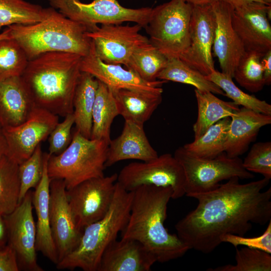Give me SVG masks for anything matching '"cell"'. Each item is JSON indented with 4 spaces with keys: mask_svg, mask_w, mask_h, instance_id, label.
<instances>
[{
    "mask_svg": "<svg viewBox=\"0 0 271 271\" xmlns=\"http://www.w3.org/2000/svg\"><path fill=\"white\" fill-rule=\"evenodd\" d=\"M194 92L198 107L197 118L193 126L194 139L220 119L230 117L239 108L234 102L222 100L211 92L196 89Z\"/></svg>",
    "mask_w": 271,
    "mask_h": 271,
    "instance_id": "4316f807",
    "label": "cell"
},
{
    "mask_svg": "<svg viewBox=\"0 0 271 271\" xmlns=\"http://www.w3.org/2000/svg\"><path fill=\"white\" fill-rule=\"evenodd\" d=\"M157 79L189 84L200 91L224 95V92L219 86L179 58L168 59L166 66L159 74Z\"/></svg>",
    "mask_w": 271,
    "mask_h": 271,
    "instance_id": "f546056e",
    "label": "cell"
},
{
    "mask_svg": "<svg viewBox=\"0 0 271 271\" xmlns=\"http://www.w3.org/2000/svg\"><path fill=\"white\" fill-rule=\"evenodd\" d=\"M118 115L119 112L112 90L98 81L92 113L90 139L104 140L109 143L111 126Z\"/></svg>",
    "mask_w": 271,
    "mask_h": 271,
    "instance_id": "83f0119b",
    "label": "cell"
},
{
    "mask_svg": "<svg viewBox=\"0 0 271 271\" xmlns=\"http://www.w3.org/2000/svg\"><path fill=\"white\" fill-rule=\"evenodd\" d=\"M15 252L9 244L0 248V271H19Z\"/></svg>",
    "mask_w": 271,
    "mask_h": 271,
    "instance_id": "b9f144b4",
    "label": "cell"
},
{
    "mask_svg": "<svg viewBox=\"0 0 271 271\" xmlns=\"http://www.w3.org/2000/svg\"><path fill=\"white\" fill-rule=\"evenodd\" d=\"M58 122V116L36 106L23 123L3 128L8 145L7 156L19 165L31 156Z\"/></svg>",
    "mask_w": 271,
    "mask_h": 271,
    "instance_id": "9a60e30c",
    "label": "cell"
},
{
    "mask_svg": "<svg viewBox=\"0 0 271 271\" xmlns=\"http://www.w3.org/2000/svg\"><path fill=\"white\" fill-rule=\"evenodd\" d=\"M215 28L212 4L193 6L189 45L179 59L205 76L215 70L212 52Z\"/></svg>",
    "mask_w": 271,
    "mask_h": 271,
    "instance_id": "5bb4252c",
    "label": "cell"
},
{
    "mask_svg": "<svg viewBox=\"0 0 271 271\" xmlns=\"http://www.w3.org/2000/svg\"><path fill=\"white\" fill-rule=\"evenodd\" d=\"M29 61L16 40L11 37L0 39V81L21 76Z\"/></svg>",
    "mask_w": 271,
    "mask_h": 271,
    "instance_id": "d590c367",
    "label": "cell"
},
{
    "mask_svg": "<svg viewBox=\"0 0 271 271\" xmlns=\"http://www.w3.org/2000/svg\"><path fill=\"white\" fill-rule=\"evenodd\" d=\"M19 165L5 156L0 159V214L8 215L19 204Z\"/></svg>",
    "mask_w": 271,
    "mask_h": 271,
    "instance_id": "1f68e13d",
    "label": "cell"
},
{
    "mask_svg": "<svg viewBox=\"0 0 271 271\" xmlns=\"http://www.w3.org/2000/svg\"><path fill=\"white\" fill-rule=\"evenodd\" d=\"M43 167V154L40 144L29 158L19 165V203L31 189H35L38 186L42 177Z\"/></svg>",
    "mask_w": 271,
    "mask_h": 271,
    "instance_id": "74e56055",
    "label": "cell"
},
{
    "mask_svg": "<svg viewBox=\"0 0 271 271\" xmlns=\"http://www.w3.org/2000/svg\"><path fill=\"white\" fill-rule=\"evenodd\" d=\"M112 92L119 115L122 116L124 120H129L143 126L162 100V92L130 89H119Z\"/></svg>",
    "mask_w": 271,
    "mask_h": 271,
    "instance_id": "d4e9b609",
    "label": "cell"
},
{
    "mask_svg": "<svg viewBox=\"0 0 271 271\" xmlns=\"http://www.w3.org/2000/svg\"><path fill=\"white\" fill-rule=\"evenodd\" d=\"M243 167L250 172L271 178V142H258L252 145L242 161Z\"/></svg>",
    "mask_w": 271,
    "mask_h": 271,
    "instance_id": "f35d334b",
    "label": "cell"
},
{
    "mask_svg": "<svg viewBox=\"0 0 271 271\" xmlns=\"http://www.w3.org/2000/svg\"><path fill=\"white\" fill-rule=\"evenodd\" d=\"M98 80L90 74L81 72L73 99V114L75 129L83 136L90 139L92 113Z\"/></svg>",
    "mask_w": 271,
    "mask_h": 271,
    "instance_id": "484cf974",
    "label": "cell"
},
{
    "mask_svg": "<svg viewBox=\"0 0 271 271\" xmlns=\"http://www.w3.org/2000/svg\"><path fill=\"white\" fill-rule=\"evenodd\" d=\"M230 122V117L220 119L210 126L198 138L183 147L195 156L204 159L215 158L224 153Z\"/></svg>",
    "mask_w": 271,
    "mask_h": 271,
    "instance_id": "f1b7e54d",
    "label": "cell"
},
{
    "mask_svg": "<svg viewBox=\"0 0 271 271\" xmlns=\"http://www.w3.org/2000/svg\"><path fill=\"white\" fill-rule=\"evenodd\" d=\"M271 5L253 2L232 13V27L246 51L264 54L271 49Z\"/></svg>",
    "mask_w": 271,
    "mask_h": 271,
    "instance_id": "e0dca14e",
    "label": "cell"
},
{
    "mask_svg": "<svg viewBox=\"0 0 271 271\" xmlns=\"http://www.w3.org/2000/svg\"></svg>",
    "mask_w": 271,
    "mask_h": 271,
    "instance_id": "f907efd6",
    "label": "cell"
},
{
    "mask_svg": "<svg viewBox=\"0 0 271 271\" xmlns=\"http://www.w3.org/2000/svg\"><path fill=\"white\" fill-rule=\"evenodd\" d=\"M236 263L208 268V271H270V253L247 247L237 249L235 255Z\"/></svg>",
    "mask_w": 271,
    "mask_h": 271,
    "instance_id": "8d00e7d4",
    "label": "cell"
},
{
    "mask_svg": "<svg viewBox=\"0 0 271 271\" xmlns=\"http://www.w3.org/2000/svg\"><path fill=\"white\" fill-rule=\"evenodd\" d=\"M7 143L4 132L3 127L0 124V159L7 156Z\"/></svg>",
    "mask_w": 271,
    "mask_h": 271,
    "instance_id": "bcb514c9",
    "label": "cell"
},
{
    "mask_svg": "<svg viewBox=\"0 0 271 271\" xmlns=\"http://www.w3.org/2000/svg\"><path fill=\"white\" fill-rule=\"evenodd\" d=\"M64 120L58 122L49 136V155L62 153L69 145L72 139L71 129L74 124L73 113L65 116Z\"/></svg>",
    "mask_w": 271,
    "mask_h": 271,
    "instance_id": "ab89813d",
    "label": "cell"
},
{
    "mask_svg": "<svg viewBox=\"0 0 271 271\" xmlns=\"http://www.w3.org/2000/svg\"><path fill=\"white\" fill-rule=\"evenodd\" d=\"M206 78L219 86L224 95L238 105L255 112L271 115V105L252 95L245 93L233 82L231 76L222 72L213 71Z\"/></svg>",
    "mask_w": 271,
    "mask_h": 271,
    "instance_id": "836d02e7",
    "label": "cell"
},
{
    "mask_svg": "<svg viewBox=\"0 0 271 271\" xmlns=\"http://www.w3.org/2000/svg\"><path fill=\"white\" fill-rule=\"evenodd\" d=\"M232 9H235L253 2H258L266 4L263 0H221Z\"/></svg>",
    "mask_w": 271,
    "mask_h": 271,
    "instance_id": "f6af8a7d",
    "label": "cell"
},
{
    "mask_svg": "<svg viewBox=\"0 0 271 271\" xmlns=\"http://www.w3.org/2000/svg\"><path fill=\"white\" fill-rule=\"evenodd\" d=\"M50 155L43 154V172L41 180L33 192L32 203L37 215L36 249L55 264L58 256L50 224V178L47 164Z\"/></svg>",
    "mask_w": 271,
    "mask_h": 271,
    "instance_id": "cb8c5ba5",
    "label": "cell"
},
{
    "mask_svg": "<svg viewBox=\"0 0 271 271\" xmlns=\"http://www.w3.org/2000/svg\"><path fill=\"white\" fill-rule=\"evenodd\" d=\"M192 7L180 0H171L152 10L145 27L149 40L168 59L179 58L188 48Z\"/></svg>",
    "mask_w": 271,
    "mask_h": 271,
    "instance_id": "52a82bcc",
    "label": "cell"
},
{
    "mask_svg": "<svg viewBox=\"0 0 271 271\" xmlns=\"http://www.w3.org/2000/svg\"><path fill=\"white\" fill-rule=\"evenodd\" d=\"M51 7L67 18L85 26L88 31L98 24L118 25L133 22L146 27L150 20L153 8H125L117 0H93L83 3L80 0H48Z\"/></svg>",
    "mask_w": 271,
    "mask_h": 271,
    "instance_id": "9c48e42d",
    "label": "cell"
},
{
    "mask_svg": "<svg viewBox=\"0 0 271 271\" xmlns=\"http://www.w3.org/2000/svg\"><path fill=\"white\" fill-rule=\"evenodd\" d=\"M10 37L20 44L29 60L47 52L88 54L91 40L86 35L87 29L52 7L46 17L33 24H14L8 27Z\"/></svg>",
    "mask_w": 271,
    "mask_h": 271,
    "instance_id": "277c9868",
    "label": "cell"
},
{
    "mask_svg": "<svg viewBox=\"0 0 271 271\" xmlns=\"http://www.w3.org/2000/svg\"><path fill=\"white\" fill-rule=\"evenodd\" d=\"M221 242H227L235 248L239 245H244L251 248L261 250L271 253V220L264 231L260 235L253 237H245L233 234H226L221 239Z\"/></svg>",
    "mask_w": 271,
    "mask_h": 271,
    "instance_id": "60d3db41",
    "label": "cell"
},
{
    "mask_svg": "<svg viewBox=\"0 0 271 271\" xmlns=\"http://www.w3.org/2000/svg\"><path fill=\"white\" fill-rule=\"evenodd\" d=\"M224 153L229 158L239 157L248 149L260 129L271 123V115L242 107L230 117Z\"/></svg>",
    "mask_w": 271,
    "mask_h": 271,
    "instance_id": "7402d4cb",
    "label": "cell"
},
{
    "mask_svg": "<svg viewBox=\"0 0 271 271\" xmlns=\"http://www.w3.org/2000/svg\"><path fill=\"white\" fill-rule=\"evenodd\" d=\"M80 69L81 72L92 75L112 91L130 89L163 93L162 86L166 82V81L161 80L147 81L134 71L124 69L120 64L102 61L96 54L92 41L88 54L82 58Z\"/></svg>",
    "mask_w": 271,
    "mask_h": 271,
    "instance_id": "ac0fdd59",
    "label": "cell"
},
{
    "mask_svg": "<svg viewBox=\"0 0 271 271\" xmlns=\"http://www.w3.org/2000/svg\"><path fill=\"white\" fill-rule=\"evenodd\" d=\"M266 5H271V0H263Z\"/></svg>",
    "mask_w": 271,
    "mask_h": 271,
    "instance_id": "681fc988",
    "label": "cell"
},
{
    "mask_svg": "<svg viewBox=\"0 0 271 271\" xmlns=\"http://www.w3.org/2000/svg\"><path fill=\"white\" fill-rule=\"evenodd\" d=\"M117 174L91 178L67 190L70 209L78 228L101 219L108 211L115 190Z\"/></svg>",
    "mask_w": 271,
    "mask_h": 271,
    "instance_id": "8fae6325",
    "label": "cell"
},
{
    "mask_svg": "<svg viewBox=\"0 0 271 271\" xmlns=\"http://www.w3.org/2000/svg\"><path fill=\"white\" fill-rule=\"evenodd\" d=\"M142 28L137 24L102 25L87 31L86 35L92 41L96 54L102 61L125 66L134 52L150 44L140 33Z\"/></svg>",
    "mask_w": 271,
    "mask_h": 271,
    "instance_id": "7c38bea8",
    "label": "cell"
},
{
    "mask_svg": "<svg viewBox=\"0 0 271 271\" xmlns=\"http://www.w3.org/2000/svg\"><path fill=\"white\" fill-rule=\"evenodd\" d=\"M63 180L51 179L50 224L58 262L78 245L82 231L78 228L68 202Z\"/></svg>",
    "mask_w": 271,
    "mask_h": 271,
    "instance_id": "2e32d148",
    "label": "cell"
},
{
    "mask_svg": "<svg viewBox=\"0 0 271 271\" xmlns=\"http://www.w3.org/2000/svg\"><path fill=\"white\" fill-rule=\"evenodd\" d=\"M48 8L25 0H0V30L14 24L30 25L43 20Z\"/></svg>",
    "mask_w": 271,
    "mask_h": 271,
    "instance_id": "4dcf8cb0",
    "label": "cell"
},
{
    "mask_svg": "<svg viewBox=\"0 0 271 271\" xmlns=\"http://www.w3.org/2000/svg\"><path fill=\"white\" fill-rule=\"evenodd\" d=\"M193 6L194 5H206L212 4L219 0H180Z\"/></svg>",
    "mask_w": 271,
    "mask_h": 271,
    "instance_id": "7dc6e473",
    "label": "cell"
},
{
    "mask_svg": "<svg viewBox=\"0 0 271 271\" xmlns=\"http://www.w3.org/2000/svg\"><path fill=\"white\" fill-rule=\"evenodd\" d=\"M33 191L29 190L11 213L4 215L8 243L14 249L19 270L43 271L37 262L36 225L33 214Z\"/></svg>",
    "mask_w": 271,
    "mask_h": 271,
    "instance_id": "4fadbf2b",
    "label": "cell"
},
{
    "mask_svg": "<svg viewBox=\"0 0 271 271\" xmlns=\"http://www.w3.org/2000/svg\"><path fill=\"white\" fill-rule=\"evenodd\" d=\"M174 157L181 165L185 174L186 196L210 191L223 180L232 177L252 179L254 175L243 166L239 157L229 158L225 153L212 159L195 156L183 147L176 149Z\"/></svg>",
    "mask_w": 271,
    "mask_h": 271,
    "instance_id": "ba28073f",
    "label": "cell"
},
{
    "mask_svg": "<svg viewBox=\"0 0 271 271\" xmlns=\"http://www.w3.org/2000/svg\"><path fill=\"white\" fill-rule=\"evenodd\" d=\"M261 62L263 71L264 84L269 85L271 83V49L264 54Z\"/></svg>",
    "mask_w": 271,
    "mask_h": 271,
    "instance_id": "7bdbcfd3",
    "label": "cell"
},
{
    "mask_svg": "<svg viewBox=\"0 0 271 271\" xmlns=\"http://www.w3.org/2000/svg\"><path fill=\"white\" fill-rule=\"evenodd\" d=\"M127 222L121 238L139 241L156 257L166 262L183 256L190 248L165 227L171 187L143 185L136 189Z\"/></svg>",
    "mask_w": 271,
    "mask_h": 271,
    "instance_id": "7a4b0ae2",
    "label": "cell"
},
{
    "mask_svg": "<svg viewBox=\"0 0 271 271\" xmlns=\"http://www.w3.org/2000/svg\"><path fill=\"white\" fill-rule=\"evenodd\" d=\"M117 182L127 191H133L143 185H154L171 187L172 199L185 194L183 169L174 156L168 153L151 161L126 165L117 174Z\"/></svg>",
    "mask_w": 271,
    "mask_h": 271,
    "instance_id": "30bf717a",
    "label": "cell"
},
{
    "mask_svg": "<svg viewBox=\"0 0 271 271\" xmlns=\"http://www.w3.org/2000/svg\"><path fill=\"white\" fill-rule=\"evenodd\" d=\"M82 58L75 54L52 52L29 61L21 77L36 106L58 116L73 113Z\"/></svg>",
    "mask_w": 271,
    "mask_h": 271,
    "instance_id": "3957f363",
    "label": "cell"
},
{
    "mask_svg": "<svg viewBox=\"0 0 271 271\" xmlns=\"http://www.w3.org/2000/svg\"><path fill=\"white\" fill-rule=\"evenodd\" d=\"M36 106L21 76L0 81V124L3 128L23 123Z\"/></svg>",
    "mask_w": 271,
    "mask_h": 271,
    "instance_id": "603a6c76",
    "label": "cell"
},
{
    "mask_svg": "<svg viewBox=\"0 0 271 271\" xmlns=\"http://www.w3.org/2000/svg\"><path fill=\"white\" fill-rule=\"evenodd\" d=\"M168 61V59L150 43L134 52L125 67L143 79L153 82L158 80V76Z\"/></svg>",
    "mask_w": 271,
    "mask_h": 271,
    "instance_id": "d6a6232c",
    "label": "cell"
},
{
    "mask_svg": "<svg viewBox=\"0 0 271 271\" xmlns=\"http://www.w3.org/2000/svg\"><path fill=\"white\" fill-rule=\"evenodd\" d=\"M232 177L214 189L188 197L198 204L175 225L177 235L190 249L209 253L226 234L244 236L252 223L264 225L271 220V188L265 178L241 184Z\"/></svg>",
    "mask_w": 271,
    "mask_h": 271,
    "instance_id": "6da1fadb",
    "label": "cell"
},
{
    "mask_svg": "<svg viewBox=\"0 0 271 271\" xmlns=\"http://www.w3.org/2000/svg\"><path fill=\"white\" fill-rule=\"evenodd\" d=\"M133 191H127L116 181L114 197L106 214L84 228L76 248L56 264L59 269L97 271L101 256L125 226Z\"/></svg>",
    "mask_w": 271,
    "mask_h": 271,
    "instance_id": "5b68a950",
    "label": "cell"
},
{
    "mask_svg": "<svg viewBox=\"0 0 271 271\" xmlns=\"http://www.w3.org/2000/svg\"><path fill=\"white\" fill-rule=\"evenodd\" d=\"M212 6L215 19L212 50L218 59L221 72L233 78L235 69L246 50L232 27L233 9L221 0Z\"/></svg>",
    "mask_w": 271,
    "mask_h": 271,
    "instance_id": "d6986e66",
    "label": "cell"
},
{
    "mask_svg": "<svg viewBox=\"0 0 271 271\" xmlns=\"http://www.w3.org/2000/svg\"><path fill=\"white\" fill-rule=\"evenodd\" d=\"M10 37V30L8 27H7L2 33H0V39Z\"/></svg>",
    "mask_w": 271,
    "mask_h": 271,
    "instance_id": "c3c4849f",
    "label": "cell"
},
{
    "mask_svg": "<svg viewBox=\"0 0 271 271\" xmlns=\"http://www.w3.org/2000/svg\"><path fill=\"white\" fill-rule=\"evenodd\" d=\"M156 257L139 241L114 240L104 251L97 271H149Z\"/></svg>",
    "mask_w": 271,
    "mask_h": 271,
    "instance_id": "ffe728a7",
    "label": "cell"
},
{
    "mask_svg": "<svg viewBox=\"0 0 271 271\" xmlns=\"http://www.w3.org/2000/svg\"><path fill=\"white\" fill-rule=\"evenodd\" d=\"M158 156L146 136L144 126L125 120L120 134L109 142L105 166L109 167L126 160L147 162Z\"/></svg>",
    "mask_w": 271,
    "mask_h": 271,
    "instance_id": "44dd1931",
    "label": "cell"
},
{
    "mask_svg": "<svg viewBox=\"0 0 271 271\" xmlns=\"http://www.w3.org/2000/svg\"><path fill=\"white\" fill-rule=\"evenodd\" d=\"M8 243V232L4 215L0 214V248Z\"/></svg>",
    "mask_w": 271,
    "mask_h": 271,
    "instance_id": "ee69618b",
    "label": "cell"
},
{
    "mask_svg": "<svg viewBox=\"0 0 271 271\" xmlns=\"http://www.w3.org/2000/svg\"><path fill=\"white\" fill-rule=\"evenodd\" d=\"M108 144L87 139L75 129L68 147L59 155H50V178L63 180L69 190L87 180L104 176Z\"/></svg>",
    "mask_w": 271,
    "mask_h": 271,
    "instance_id": "8992f818",
    "label": "cell"
},
{
    "mask_svg": "<svg viewBox=\"0 0 271 271\" xmlns=\"http://www.w3.org/2000/svg\"><path fill=\"white\" fill-rule=\"evenodd\" d=\"M263 55L257 51H246L235 69L233 78L251 92H259L265 85L261 62Z\"/></svg>",
    "mask_w": 271,
    "mask_h": 271,
    "instance_id": "e575fe53",
    "label": "cell"
}]
</instances>
